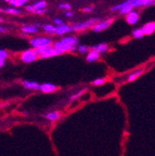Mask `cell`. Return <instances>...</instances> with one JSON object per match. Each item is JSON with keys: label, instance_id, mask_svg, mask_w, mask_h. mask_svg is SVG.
<instances>
[{"label": "cell", "instance_id": "6da1fadb", "mask_svg": "<svg viewBox=\"0 0 155 156\" xmlns=\"http://www.w3.org/2000/svg\"><path fill=\"white\" fill-rule=\"evenodd\" d=\"M30 45L33 48H37L40 47L52 45L53 41L50 37L48 36H35L30 39Z\"/></svg>", "mask_w": 155, "mask_h": 156}, {"label": "cell", "instance_id": "7a4b0ae2", "mask_svg": "<svg viewBox=\"0 0 155 156\" xmlns=\"http://www.w3.org/2000/svg\"><path fill=\"white\" fill-rule=\"evenodd\" d=\"M20 58L21 61L24 63H31L35 62L38 58V55L35 52L34 48H29L26 50H23L20 54Z\"/></svg>", "mask_w": 155, "mask_h": 156}, {"label": "cell", "instance_id": "3957f363", "mask_svg": "<svg viewBox=\"0 0 155 156\" xmlns=\"http://www.w3.org/2000/svg\"><path fill=\"white\" fill-rule=\"evenodd\" d=\"M99 21L98 18H91L89 20L83 23H76L74 25L72 26V31L74 32H81V31H85L88 28H91L95 23H97Z\"/></svg>", "mask_w": 155, "mask_h": 156}, {"label": "cell", "instance_id": "277c9868", "mask_svg": "<svg viewBox=\"0 0 155 156\" xmlns=\"http://www.w3.org/2000/svg\"><path fill=\"white\" fill-rule=\"evenodd\" d=\"M113 22V19L112 18H110V19H107L105 21H102V22H100V23H95L91 29L93 32L95 33H100V32H102L104 30H106L107 28H109L111 24V23Z\"/></svg>", "mask_w": 155, "mask_h": 156}, {"label": "cell", "instance_id": "5b68a950", "mask_svg": "<svg viewBox=\"0 0 155 156\" xmlns=\"http://www.w3.org/2000/svg\"><path fill=\"white\" fill-rule=\"evenodd\" d=\"M52 46H53V48H54L56 50L60 51L62 54H63V53H65V52H68V51H75V50H76V47L68 46V45L62 43L61 40L56 41Z\"/></svg>", "mask_w": 155, "mask_h": 156}, {"label": "cell", "instance_id": "8992f818", "mask_svg": "<svg viewBox=\"0 0 155 156\" xmlns=\"http://www.w3.org/2000/svg\"><path fill=\"white\" fill-rule=\"evenodd\" d=\"M61 41L71 47H77L79 45V39L73 35H66L61 39Z\"/></svg>", "mask_w": 155, "mask_h": 156}, {"label": "cell", "instance_id": "52a82bcc", "mask_svg": "<svg viewBox=\"0 0 155 156\" xmlns=\"http://www.w3.org/2000/svg\"><path fill=\"white\" fill-rule=\"evenodd\" d=\"M71 31H72V26L63 23V24H62V25L55 26L54 34H57V35H64V34L70 33Z\"/></svg>", "mask_w": 155, "mask_h": 156}, {"label": "cell", "instance_id": "ba28073f", "mask_svg": "<svg viewBox=\"0 0 155 156\" xmlns=\"http://www.w3.org/2000/svg\"><path fill=\"white\" fill-rule=\"evenodd\" d=\"M139 20V15L137 11H131L129 13L126 14V17H125V21L128 24H131V25H134L136 24Z\"/></svg>", "mask_w": 155, "mask_h": 156}, {"label": "cell", "instance_id": "9c48e42d", "mask_svg": "<svg viewBox=\"0 0 155 156\" xmlns=\"http://www.w3.org/2000/svg\"><path fill=\"white\" fill-rule=\"evenodd\" d=\"M155 4V0H131V5L136 8V7H147L150 5Z\"/></svg>", "mask_w": 155, "mask_h": 156}, {"label": "cell", "instance_id": "30bf717a", "mask_svg": "<svg viewBox=\"0 0 155 156\" xmlns=\"http://www.w3.org/2000/svg\"><path fill=\"white\" fill-rule=\"evenodd\" d=\"M43 116H44V118H46L47 120H48L50 122H54V121H57L61 118L62 113L58 111H53V112H49L44 114Z\"/></svg>", "mask_w": 155, "mask_h": 156}, {"label": "cell", "instance_id": "8fae6325", "mask_svg": "<svg viewBox=\"0 0 155 156\" xmlns=\"http://www.w3.org/2000/svg\"><path fill=\"white\" fill-rule=\"evenodd\" d=\"M23 86L25 89H29V90H38L40 87V85L36 81H31V80H23Z\"/></svg>", "mask_w": 155, "mask_h": 156}, {"label": "cell", "instance_id": "7c38bea8", "mask_svg": "<svg viewBox=\"0 0 155 156\" xmlns=\"http://www.w3.org/2000/svg\"><path fill=\"white\" fill-rule=\"evenodd\" d=\"M57 89V87L54 84L51 83H44L42 85H40L39 90H41L43 93H52Z\"/></svg>", "mask_w": 155, "mask_h": 156}, {"label": "cell", "instance_id": "4fadbf2b", "mask_svg": "<svg viewBox=\"0 0 155 156\" xmlns=\"http://www.w3.org/2000/svg\"><path fill=\"white\" fill-rule=\"evenodd\" d=\"M141 30L143 31L144 34H147V35L152 34L155 32V22H150V23H146L145 25L142 26Z\"/></svg>", "mask_w": 155, "mask_h": 156}, {"label": "cell", "instance_id": "5bb4252c", "mask_svg": "<svg viewBox=\"0 0 155 156\" xmlns=\"http://www.w3.org/2000/svg\"><path fill=\"white\" fill-rule=\"evenodd\" d=\"M100 58V53H98L97 51H94V50H91L90 49V51H88L87 54H86V60L88 62H94L96 61H98Z\"/></svg>", "mask_w": 155, "mask_h": 156}, {"label": "cell", "instance_id": "9a60e30c", "mask_svg": "<svg viewBox=\"0 0 155 156\" xmlns=\"http://www.w3.org/2000/svg\"><path fill=\"white\" fill-rule=\"evenodd\" d=\"M109 49V46L107 43H100V44H98V45H95L91 48V50H94V51H97L98 53H104V52H107Z\"/></svg>", "mask_w": 155, "mask_h": 156}, {"label": "cell", "instance_id": "2e32d148", "mask_svg": "<svg viewBox=\"0 0 155 156\" xmlns=\"http://www.w3.org/2000/svg\"><path fill=\"white\" fill-rule=\"evenodd\" d=\"M22 32L23 34H36L38 32V28L35 27L34 24L24 25L22 27Z\"/></svg>", "mask_w": 155, "mask_h": 156}, {"label": "cell", "instance_id": "e0dca14e", "mask_svg": "<svg viewBox=\"0 0 155 156\" xmlns=\"http://www.w3.org/2000/svg\"><path fill=\"white\" fill-rule=\"evenodd\" d=\"M142 73H143V70H142V69H138V70H136V71H134L133 73H131L128 75L126 81H127V82H133V81H135L136 79H138V78H139Z\"/></svg>", "mask_w": 155, "mask_h": 156}, {"label": "cell", "instance_id": "ac0fdd59", "mask_svg": "<svg viewBox=\"0 0 155 156\" xmlns=\"http://www.w3.org/2000/svg\"><path fill=\"white\" fill-rule=\"evenodd\" d=\"M61 54H62V53H61L60 51L56 50V49L52 47V48H50L47 53L43 54V55L40 56L39 58H52V57L59 56V55H61Z\"/></svg>", "mask_w": 155, "mask_h": 156}, {"label": "cell", "instance_id": "d6986e66", "mask_svg": "<svg viewBox=\"0 0 155 156\" xmlns=\"http://www.w3.org/2000/svg\"><path fill=\"white\" fill-rule=\"evenodd\" d=\"M52 45H48V46H44V47H40V48H34L35 52L37 53L38 57L42 56L43 54L47 53L50 48H52Z\"/></svg>", "mask_w": 155, "mask_h": 156}, {"label": "cell", "instance_id": "ffe728a7", "mask_svg": "<svg viewBox=\"0 0 155 156\" xmlns=\"http://www.w3.org/2000/svg\"><path fill=\"white\" fill-rule=\"evenodd\" d=\"M48 6V3L45 0H38L37 2L33 3L32 5L33 10H36V9H46V7Z\"/></svg>", "mask_w": 155, "mask_h": 156}, {"label": "cell", "instance_id": "44dd1931", "mask_svg": "<svg viewBox=\"0 0 155 156\" xmlns=\"http://www.w3.org/2000/svg\"><path fill=\"white\" fill-rule=\"evenodd\" d=\"M0 12L2 13H7V14H11V15H19L21 11L16 8H7V9H1Z\"/></svg>", "mask_w": 155, "mask_h": 156}, {"label": "cell", "instance_id": "7402d4cb", "mask_svg": "<svg viewBox=\"0 0 155 156\" xmlns=\"http://www.w3.org/2000/svg\"><path fill=\"white\" fill-rule=\"evenodd\" d=\"M28 0H10V6L13 7V8H20V7H23V5L26 4V2Z\"/></svg>", "mask_w": 155, "mask_h": 156}, {"label": "cell", "instance_id": "603a6c76", "mask_svg": "<svg viewBox=\"0 0 155 156\" xmlns=\"http://www.w3.org/2000/svg\"><path fill=\"white\" fill-rule=\"evenodd\" d=\"M132 35L135 37V38H137V39H140V38H142L145 34H144V33H143V31L141 30V28H139V29H136V30H134L133 31V33H132Z\"/></svg>", "mask_w": 155, "mask_h": 156}, {"label": "cell", "instance_id": "cb8c5ba5", "mask_svg": "<svg viewBox=\"0 0 155 156\" xmlns=\"http://www.w3.org/2000/svg\"><path fill=\"white\" fill-rule=\"evenodd\" d=\"M76 50L78 51L80 54H86L88 52L89 50V48L86 45H78L76 47Z\"/></svg>", "mask_w": 155, "mask_h": 156}, {"label": "cell", "instance_id": "d4e9b609", "mask_svg": "<svg viewBox=\"0 0 155 156\" xmlns=\"http://www.w3.org/2000/svg\"><path fill=\"white\" fill-rule=\"evenodd\" d=\"M42 28L48 34H54L55 26L53 24H45V25H42Z\"/></svg>", "mask_w": 155, "mask_h": 156}, {"label": "cell", "instance_id": "484cf974", "mask_svg": "<svg viewBox=\"0 0 155 156\" xmlns=\"http://www.w3.org/2000/svg\"><path fill=\"white\" fill-rule=\"evenodd\" d=\"M85 92H86V90L83 89V90H80V91H78L77 93L72 95V96H71V101H74V100H77L78 98H80L81 96H83V95L85 94Z\"/></svg>", "mask_w": 155, "mask_h": 156}, {"label": "cell", "instance_id": "4316f807", "mask_svg": "<svg viewBox=\"0 0 155 156\" xmlns=\"http://www.w3.org/2000/svg\"><path fill=\"white\" fill-rule=\"evenodd\" d=\"M104 83H105V79H104V78H97V79H95L92 82V85L93 86H96V87H99V86H102Z\"/></svg>", "mask_w": 155, "mask_h": 156}, {"label": "cell", "instance_id": "83f0119b", "mask_svg": "<svg viewBox=\"0 0 155 156\" xmlns=\"http://www.w3.org/2000/svg\"><path fill=\"white\" fill-rule=\"evenodd\" d=\"M9 57V53L5 49H0V60L6 61Z\"/></svg>", "mask_w": 155, "mask_h": 156}, {"label": "cell", "instance_id": "f1b7e54d", "mask_svg": "<svg viewBox=\"0 0 155 156\" xmlns=\"http://www.w3.org/2000/svg\"><path fill=\"white\" fill-rule=\"evenodd\" d=\"M59 8L61 9H65V10H71L72 9V6L69 4V3H61L59 5Z\"/></svg>", "mask_w": 155, "mask_h": 156}, {"label": "cell", "instance_id": "f546056e", "mask_svg": "<svg viewBox=\"0 0 155 156\" xmlns=\"http://www.w3.org/2000/svg\"><path fill=\"white\" fill-rule=\"evenodd\" d=\"M46 12H47V9H36V10H33V13H34V14H36V15H39V16H41V15H44Z\"/></svg>", "mask_w": 155, "mask_h": 156}, {"label": "cell", "instance_id": "4dcf8cb0", "mask_svg": "<svg viewBox=\"0 0 155 156\" xmlns=\"http://www.w3.org/2000/svg\"><path fill=\"white\" fill-rule=\"evenodd\" d=\"M53 23L57 24V26L58 25H62V24H63V21L60 18H54L53 19Z\"/></svg>", "mask_w": 155, "mask_h": 156}, {"label": "cell", "instance_id": "1f68e13d", "mask_svg": "<svg viewBox=\"0 0 155 156\" xmlns=\"http://www.w3.org/2000/svg\"><path fill=\"white\" fill-rule=\"evenodd\" d=\"M93 9H94V7H92V6H88V7L84 8V9H83V11H84L85 13H88V12L93 11Z\"/></svg>", "mask_w": 155, "mask_h": 156}, {"label": "cell", "instance_id": "d6a6232c", "mask_svg": "<svg viewBox=\"0 0 155 156\" xmlns=\"http://www.w3.org/2000/svg\"><path fill=\"white\" fill-rule=\"evenodd\" d=\"M64 15H65L67 18H71V17H72V16H73V12H72V11H71V10H66V11H65V13H64Z\"/></svg>", "mask_w": 155, "mask_h": 156}, {"label": "cell", "instance_id": "836d02e7", "mask_svg": "<svg viewBox=\"0 0 155 156\" xmlns=\"http://www.w3.org/2000/svg\"><path fill=\"white\" fill-rule=\"evenodd\" d=\"M7 32V29L3 26H0V33H5Z\"/></svg>", "mask_w": 155, "mask_h": 156}, {"label": "cell", "instance_id": "e575fe53", "mask_svg": "<svg viewBox=\"0 0 155 156\" xmlns=\"http://www.w3.org/2000/svg\"><path fill=\"white\" fill-rule=\"evenodd\" d=\"M5 65V61L4 60H0V68H2Z\"/></svg>", "mask_w": 155, "mask_h": 156}, {"label": "cell", "instance_id": "d590c367", "mask_svg": "<svg viewBox=\"0 0 155 156\" xmlns=\"http://www.w3.org/2000/svg\"><path fill=\"white\" fill-rule=\"evenodd\" d=\"M4 22V20H3V18H1L0 17V23H3Z\"/></svg>", "mask_w": 155, "mask_h": 156}, {"label": "cell", "instance_id": "8d00e7d4", "mask_svg": "<svg viewBox=\"0 0 155 156\" xmlns=\"http://www.w3.org/2000/svg\"><path fill=\"white\" fill-rule=\"evenodd\" d=\"M4 1L7 2V3H9V2H10V0H4Z\"/></svg>", "mask_w": 155, "mask_h": 156}]
</instances>
